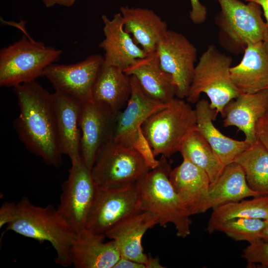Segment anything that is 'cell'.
<instances>
[{"label":"cell","instance_id":"836d02e7","mask_svg":"<svg viewBox=\"0 0 268 268\" xmlns=\"http://www.w3.org/2000/svg\"><path fill=\"white\" fill-rule=\"evenodd\" d=\"M191 10L190 12V18L195 24H201L204 22L207 18L206 7L201 4L199 0H190Z\"/></svg>","mask_w":268,"mask_h":268},{"label":"cell","instance_id":"2e32d148","mask_svg":"<svg viewBox=\"0 0 268 268\" xmlns=\"http://www.w3.org/2000/svg\"><path fill=\"white\" fill-rule=\"evenodd\" d=\"M102 19L105 38L99 47L104 51L103 65L116 66L125 70L137 59L147 55L124 29L120 13L115 14L112 19L103 15Z\"/></svg>","mask_w":268,"mask_h":268},{"label":"cell","instance_id":"277c9868","mask_svg":"<svg viewBox=\"0 0 268 268\" xmlns=\"http://www.w3.org/2000/svg\"><path fill=\"white\" fill-rule=\"evenodd\" d=\"M141 129L154 155L169 157L179 152L187 136L197 130L195 110L183 99L175 97L149 117Z\"/></svg>","mask_w":268,"mask_h":268},{"label":"cell","instance_id":"e575fe53","mask_svg":"<svg viewBox=\"0 0 268 268\" xmlns=\"http://www.w3.org/2000/svg\"><path fill=\"white\" fill-rule=\"evenodd\" d=\"M113 268H146L144 264L120 257Z\"/></svg>","mask_w":268,"mask_h":268},{"label":"cell","instance_id":"6da1fadb","mask_svg":"<svg viewBox=\"0 0 268 268\" xmlns=\"http://www.w3.org/2000/svg\"><path fill=\"white\" fill-rule=\"evenodd\" d=\"M19 114L13 126L27 149L54 167L62 163L56 126L53 94L35 81L13 87Z\"/></svg>","mask_w":268,"mask_h":268},{"label":"cell","instance_id":"e0dca14e","mask_svg":"<svg viewBox=\"0 0 268 268\" xmlns=\"http://www.w3.org/2000/svg\"><path fill=\"white\" fill-rule=\"evenodd\" d=\"M59 143L63 155L71 162L81 160V132L79 118L82 103L73 97L55 90L52 93Z\"/></svg>","mask_w":268,"mask_h":268},{"label":"cell","instance_id":"ab89813d","mask_svg":"<svg viewBox=\"0 0 268 268\" xmlns=\"http://www.w3.org/2000/svg\"><path fill=\"white\" fill-rule=\"evenodd\" d=\"M264 42L266 44V45L268 49V32H267V35H266V37L264 40Z\"/></svg>","mask_w":268,"mask_h":268},{"label":"cell","instance_id":"4316f807","mask_svg":"<svg viewBox=\"0 0 268 268\" xmlns=\"http://www.w3.org/2000/svg\"><path fill=\"white\" fill-rule=\"evenodd\" d=\"M212 209L206 228L209 234L217 231L221 224L234 218L268 219V195L254 197L251 200L229 202Z\"/></svg>","mask_w":268,"mask_h":268},{"label":"cell","instance_id":"ba28073f","mask_svg":"<svg viewBox=\"0 0 268 268\" xmlns=\"http://www.w3.org/2000/svg\"><path fill=\"white\" fill-rule=\"evenodd\" d=\"M221 10L216 21L221 37L244 51L247 45L264 41L268 27L260 5L239 0H217Z\"/></svg>","mask_w":268,"mask_h":268},{"label":"cell","instance_id":"9a60e30c","mask_svg":"<svg viewBox=\"0 0 268 268\" xmlns=\"http://www.w3.org/2000/svg\"><path fill=\"white\" fill-rule=\"evenodd\" d=\"M170 180L183 204L191 215L210 209L207 174L190 160L183 158L180 165L171 170Z\"/></svg>","mask_w":268,"mask_h":268},{"label":"cell","instance_id":"f1b7e54d","mask_svg":"<svg viewBox=\"0 0 268 268\" xmlns=\"http://www.w3.org/2000/svg\"><path fill=\"white\" fill-rule=\"evenodd\" d=\"M179 152L183 158L203 169L207 174L210 183L218 178L225 166L197 130L187 136Z\"/></svg>","mask_w":268,"mask_h":268},{"label":"cell","instance_id":"ffe728a7","mask_svg":"<svg viewBox=\"0 0 268 268\" xmlns=\"http://www.w3.org/2000/svg\"><path fill=\"white\" fill-rule=\"evenodd\" d=\"M105 235L85 228L76 235L70 252L76 268H113L121 257L115 242H104Z\"/></svg>","mask_w":268,"mask_h":268},{"label":"cell","instance_id":"8fae6325","mask_svg":"<svg viewBox=\"0 0 268 268\" xmlns=\"http://www.w3.org/2000/svg\"><path fill=\"white\" fill-rule=\"evenodd\" d=\"M116 116L103 103L91 100L82 104L79 118L80 156L91 170L100 151L114 137Z\"/></svg>","mask_w":268,"mask_h":268},{"label":"cell","instance_id":"7c38bea8","mask_svg":"<svg viewBox=\"0 0 268 268\" xmlns=\"http://www.w3.org/2000/svg\"><path fill=\"white\" fill-rule=\"evenodd\" d=\"M156 52L161 67L173 78L176 97L186 98L195 68L196 48L182 34L168 30L158 44Z\"/></svg>","mask_w":268,"mask_h":268},{"label":"cell","instance_id":"1f68e13d","mask_svg":"<svg viewBox=\"0 0 268 268\" xmlns=\"http://www.w3.org/2000/svg\"><path fill=\"white\" fill-rule=\"evenodd\" d=\"M18 214L17 203L5 201L0 208V227L13 222Z\"/></svg>","mask_w":268,"mask_h":268},{"label":"cell","instance_id":"d6a6232c","mask_svg":"<svg viewBox=\"0 0 268 268\" xmlns=\"http://www.w3.org/2000/svg\"><path fill=\"white\" fill-rule=\"evenodd\" d=\"M255 130L257 140L268 151V110L257 121Z\"/></svg>","mask_w":268,"mask_h":268},{"label":"cell","instance_id":"603a6c76","mask_svg":"<svg viewBox=\"0 0 268 268\" xmlns=\"http://www.w3.org/2000/svg\"><path fill=\"white\" fill-rule=\"evenodd\" d=\"M124 71L135 76L145 94L153 99L168 104L176 96L173 78L161 67L156 51L137 59Z\"/></svg>","mask_w":268,"mask_h":268},{"label":"cell","instance_id":"9c48e42d","mask_svg":"<svg viewBox=\"0 0 268 268\" xmlns=\"http://www.w3.org/2000/svg\"><path fill=\"white\" fill-rule=\"evenodd\" d=\"M67 179L62 185L58 210L77 234L85 228L97 187L82 160L71 162Z\"/></svg>","mask_w":268,"mask_h":268},{"label":"cell","instance_id":"3957f363","mask_svg":"<svg viewBox=\"0 0 268 268\" xmlns=\"http://www.w3.org/2000/svg\"><path fill=\"white\" fill-rule=\"evenodd\" d=\"M171 171L166 157L162 156L158 166L136 182L140 208L155 216L162 227L173 224L177 236L184 238L191 234V215L170 180Z\"/></svg>","mask_w":268,"mask_h":268},{"label":"cell","instance_id":"d4e9b609","mask_svg":"<svg viewBox=\"0 0 268 268\" xmlns=\"http://www.w3.org/2000/svg\"><path fill=\"white\" fill-rule=\"evenodd\" d=\"M131 94V76L117 67L103 64L93 87L92 100L107 105L117 115L126 107Z\"/></svg>","mask_w":268,"mask_h":268},{"label":"cell","instance_id":"83f0119b","mask_svg":"<svg viewBox=\"0 0 268 268\" xmlns=\"http://www.w3.org/2000/svg\"><path fill=\"white\" fill-rule=\"evenodd\" d=\"M233 162L242 169L252 190L268 195V151L258 140L239 154Z\"/></svg>","mask_w":268,"mask_h":268},{"label":"cell","instance_id":"5b68a950","mask_svg":"<svg viewBox=\"0 0 268 268\" xmlns=\"http://www.w3.org/2000/svg\"><path fill=\"white\" fill-rule=\"evenodd\" d=\"M232 61L230 56L221 53L214 45H209L195 66L187 101L197 103L204 93L211 108L217 115L221 114L225 105L240 94L231 77Z\"/></svg>","mask_w":268,"mask_h":268},{"label":"cell","instance_id":"4dcf8cb0","mask_svg":"<svg viewBox=\"0 0 268 268\" xmlns=\"http://www.w3.org/2000/svg\"><path fill=\"white\" fill-rule=\"evenodd\" d=\"M243 250L242 257L251 267L258 264L268 268V242L260 238L251 243Z\"/></svg>","mask_w":268,"mask_h":268},{"label":"cell","instance_id":"f35d334b","mask_svg":"<svg viewBox=\"0 0 268 268\" xmlns=\"http://www.w3.org/2000/svg\"><path fill=\"white\" fill-rule=\"evenodd\" d=\"M265 226L261 234L260 237L263 240L268 242V219L265 220Z\"/></svg>","mask_w":268,"mask_h":268},{"label":"cell","instance_id":"8d00e7d4","mask_svg":"<svg viewBox=\"0 0 268 268\" xmlns=\"http://www.w3.org/2000/svg\"><path fill=\"white\" fill-rule=\"evenodd\" d=\"M247 2H254L260 5L262 8L268 27V0H245Z\"/></svg>","mask_w":268,"mask_h":268},{"label":"cell","instance_id":"44dd1931","mask_svg":"<svg viewBox=\"0 0 268 268\" xmlns=\"http://www.w3.org/2000/svg\"><path fill=\"white\" fill-rule=\"evenodd\" d=\"M240 63L230 68L233 82L240 93H254L267 88L268 49L264 41L247 45Z\"/></svg>","mask_w":268,"mask_h":268},{"label":"cell","instance_id":"60d3db41","mask_svg":"<svg viewBox=\"0 0 268 268\" xmlns=\"http://www.w3.org/2000/svg\"><path fill=\"white\" fill-rule=\"evenodd\" d=\"M267 88H268V87H267Z\"/></svg>","mask_w":268,"mask_h":268},{"label":"cell","instance_id":"f546056e","mask_svg":"<svg viewBox=\"0 0 268 268\" xmlns=\"http://www.w3.org/2000/svg\"><path fill=\"white\" fill-rule=\"evenodd\" d=\"M265 220L252 218H238L221 224L217 231L225 233L236 241L251 243L260 238L265 226Z\"/></svg>","mask_w":268,"mask_h":268},{"label":"cell","instance_id":"4fadbf2b","mask_svg":"<svg viewBox=\"0 0 268 268\" xmlns=\"http://www.w3.org/2000/svg\"><path fill=\"white\" fill-rule=\"evenodd\" d=\"M103 64V57L101 55H91L74 64H52L46 68L43 76L55 90L83 103L92 100L93 87Z\"/></svg>","mask_w":268,"mask_h":268},{"label":"cell","instance_id":"30bf717a","mask_svg":"<svg viewBox=\"0 0 268 268\" xmlns=\"http://www.w3.org/2000/svg\"><path fill=\"white\" fill-rule=\"evenodd\" d=\"M140 210L136 183L116 188L97 187L85 228L105 235L116 223Z\"/></svg>","mask_w":268,"mask_h":268},{"label":"cell","instance_id":"74e56055","mask_svg":"<svg viewBox=\"0 0 268 268\" xmlns=\"http://www.w3.org/2000/svg\"><path fill=\"white\" fill-rule=\"evenodd\" d=\"M146 268H163V267L160 264L159 259L158 258H153L150 256H148V260L145 264Z\"/></svg>","mask_w":268,"mask_h":268},{"label":"cell","instance_id":"ac0fdd59","mask_svg":"<svg viewBox=\"0 0 268 268\" xmlns=\"http://www.w3.org/2000/svg\"><path fill=\"white\" fill-rule=\"evenodd\" d=\"M158 224L155 216L140 210L116 223L105 235L115 242L121 257L145 266L148 256L143 252L142 239L149 229Z\"/></svg>","mask_w":268,"mask_h":268},{"label":"cell","instance_id":"7402d4cb","mask_svg":"<svg viewBox=\"0 0 268 268\" xmlns=\"http://www.w3.org/2000/svg\"><path fill=\"white\" fill-rule=\"evenodd\" d=\"M124 28L134 42L147 54L156 51L159 42L166 35V22L153 11L140 7L121 6Z\"/></svg>","mask_w":268,"mask_h":268},{"label":"cell","instance_id":"52a82bcc","mask_svg":"<svg viewBox=\"0 0 268 268\" xmlns=\"http://www.w3.org/2000/svg\"><path fill=\"white\" fill-rule=\"evenodd\" d=\"M151 169L136 150L113 138L99 152L91 174L97 187L116 188L135 184Z\"/></svg>","mask_w":268,"mask_h":268},{"label":"cell","instance_id":"cb8c5ba5","mask_svg":"<svg viewBox=\"0 0 268 268\" xmlns=\"http://www.w3.org/2000/svg\"><path fill=\"white\" fill-rule=\"evenodd\" d=\"M195 110L197 130L224 165L233 162L239 154L251 145L244 140H237L225 135L215 127L212 122L217 115L207 100H199Z\"/></svg>","mask_w":268,"mask_h":268},{"label":"cell","instance_id":"d6986e66","mask_svg":"<svg viewBox=\"0 0 268 268\" xmlns=\"http://www.w3.org/2000/svg\"><path fill=\"white\" fill-rule=\"evenodd\" d=\"M268 110V88L254 93H240L224 107L221 116L225 127L235 126L245 135L250 145L257 140V121Z\"/></svg>","mask_w":268,"mask_h":268},{"label":"cell","instance_id":"d590c367","mask_svg":"<svg viewBox=\"0 0 268 268\" xmlns=\"http://www.w3.org/2000/svg\"><path fill=\"white\" fill-rule=\"evenodd\" d=\"M42 1L45 6L49 8L56 4L70 7L74 4L75 0H42Z\"/></svg>","mask_w":268,"mask_h":268},{"label":"cell","instance_id":"484cf974","mask_svg":"<svg viewBox=\"0 0 268 268\" xmlns=\"http://www.w3.org/2000/svg\"><path fill=\"white\" fill-rule=\"evenodd\" d=\"M263 196L249 186L241 167L236 163L226 165L218 178L209 187V205L213 208L220 205L239 201L249 197Z\"/></svg>","mask_w":268,"mask_h":268},{"label":"cell","instance_id":"7a4b0ae2","mask_svg":"<svg viewBox=\"0 0 268 268\" xmlns=\"http://www.w3.org/2000/svg\"><path fill=\"white\" fill-rule=\"evenodd\" d=\"M17 204L18 216L6 225V230L40 242H49L56 252L55 263L63 267L71 266L70 249L77 234L57 208L51 204L36 205L25 197Z\"/></svg>","mask_w":268,"mask_h":268},{"label":"cell","instance_id":"5bb4252c","mask_svg":"<svg viewBox=\"0 0 268 268\" xmlns=\"http://www.w3.org/2000/svg\"><path fill=\"white\" fill-rule=\"evenodd\" d=\"M131 76V94L124 109L116 116L113 139L123 145L135 148L143 134L141 126L151 115L166 107L164 104L145 94L138 81Z\"/></svg>","mask_w":268,"mask_h":268},{"label":"cell","instance_id":"8992f818","mask_svg":"<svg viewBox=\"0 0 268 268\" xmlns=\"http://www.w3.org/2000/svg\"><path fill=\"white\" fill-rule=\"evenodd\" d=\"M27 35L0 51V85L15 87L35 81L45 69L58 61L62 50L46 46Z\"/></svg>","mask_w":268,"mask_h":268}]
</instances>
